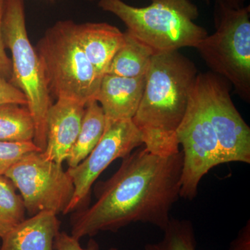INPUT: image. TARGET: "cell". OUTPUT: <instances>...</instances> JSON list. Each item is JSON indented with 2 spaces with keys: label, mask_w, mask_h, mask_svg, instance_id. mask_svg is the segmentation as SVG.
<instances>
[{
  "label": "cell",
  "mask_w": 250,
  "mask_h": 250,
  "mask_svg": "<svg viewBox=\"0 0 250 250\" xmlns=\"http://www.w3.org/2000/svg\"><path fill=\"white\" fill-rule=\"evenodd\" d=\"M122 159L118 170L99 184L96 202L72 217L71 236L79 241L135 223L164 231L170 221L180 197L182 151L161 156L140 147Z\"/></svg>",
  "instance_id": "1"
},
{
  "label": "cell",
  "mask_w": 250,
  "mask_h": 250,
  "mask_svg": "<svg viewBox=\"0 0 250 250\" xmlns=\"http://www.w3.org/2000/svg\"><path fill=\"white\" fill-rule=\"evenodd\" d=\"M198 74L195 64L179 51L153 56L144 93L132 118L149 152L161 156L180 152L177 131Z\"/></svg>",
  "instance_id": "2"
},
{
  "label": "cell",
  "mask_w": 250,
  "mask_h": 250,
  "mask_svg": "<svg viewBox=\"0 0 250 250\" xmlns=\"http://www.w3.org/2000/svg\"><path fill=\"white\" fill-rule=\"evenodd\" d=\"M146 7H136L123 0H100L103 11L124 23L129 34L154 53L195 47L208 35L195 22L199 9L190 0H150Z\"/></svg>",
  "instance_id": "3"
},
{
  "label": "cell",
  "mask_w": 250,
  "mask_h": 250,
  "mask_svg": "<svg viewBox=\"0 0 250 250\" xmlns=\"http://www.w3.org/2000/svg\"><path fill=\"white\" fill-rule=\"evenodd\" d=\"M76 23L59 21L46 30L35 48L51 95L85 105L95 100L102 78L77 40Z\"/></svg>",
  "instance_id": "4"
},
{
  "label": "cell",
  "mask_w": 250,
  "mask_h": 250,
  "mask_svg": "<svg viewBox=\"0 0 250 250\" xmlns=\"http://www.w3.org/2000/svg\"><path fill=\"white\" fill-rule=\"evenodd\" d=\"M1 28L5 47L11 54L10 82L25 95L35 126L33 142L44 152L47 113L52 103L40 59L28 36L24 0H4Z\"/></svg>",
  "instance_id": "5"
},
{
  "label": "cell",
  "mask_w": 250,
  "mask_h": 250,
  "mask_svg": "<svg viewBox=\"0 0 250 250\" xmlns=\"http://www.w3.org/2000/svg\"><path fill=\"white\" fill-rule=\"evenodd\" d=\"M215 31L195 47L211 72L250 100V6L233 8L223 0L214 7Z\"/></svg>",
  "instance_id": "6"
},
{
  "label": "cell",
  "mask_w": 250,
  "mask_h": 250,
  "mask_svg": "<svg viewBox=\"0 0 250 250\" xmlns=\"http://www.w3.org/2000/svg\"><path fill=\"white\" fill-rule=\"evenodd\" d=\"M177 138L183 148L180 197L192 200L197 196L202 179L212 168L223 164L218 139L208 117L200 73L177 129Z\"/></svg>",
  "instance_id": "7"
},
{
  "label": "cell",
  "mask_w": 250,
  "mask_h": 250,
  "mask_svg": "<svg viewBox=\"0 0 250 250\" xmlns=\"http://www.w3.org/2000/svg\"><path fill=\"white\" fill-rule=\"evenodd\" d=\"M5 176L22 197L26 211L65 213L75 192L73 182L62 165L46 159L41 152L28 153Z\"/></svg>",
  "instance_id": "8"
},
{
  "label": "cell",
  "mask_w": 250,
  "mask_h": 250,
  "mask_svg": "<svg viewBox=\"0 0 250 250\" xmlns=\"http://www.w3.org/2000/svg\"><path fill=\"white\" fill-rule=\"evenodd\" d=\"M143 146L142 136L132 120L106 122L103 136L93 150L80 164L67 170L75 192L64 214L78 209L87 202L92 186L113 161Z\"/></svg>",
  "instance_id": "9"
},
{
  "label": "cell",
  "mask_w": 250,
  "mask_h": 250,
  "mask_svg": "<svg viewBox=\"0 0 250 250\" xmlns=\"http://www.w3.org/2000/svg\"><path fill=\"white\" fill-rule=\"evenodd\" d=\"M208 117L214 128L222 164L250 163V129L229 94L228 81L213 72L200 73Z\"/></svg>",
  "instance_id": "10"
},
{
  "label": "cell",
  "mask_w": 250,
  "mask_h": 250,
  "mask_svg": "<svg viewBox=\"0 0 250 250\" xmlns=\"http://www.w3.org/2000/svg\"><path fill=\"white\" fill-rule=\"evenodd\" d=\"M84 105L57 99L47 113V145L42 155L59 165L67 160L80 133Z\"/></svg>",
  "instance_id": "11"
},
{
  "label": "cell",
  "mask_w": 250,
  "mask_h": 250,
  "mask_svg": "<svg viewBox=\"0 0 250 250\" xmlns=\"http://www.w3.org/2000/svg\"><path fill=\"white\" fill-rule=\"evenodd\" d=\"M146 81L147 75L138 78L104 75L95 100L103 108L106 122L132 120L142 99Z\"/></svg>",
  "instance_id": "12"
},
{
  "label": "cell",
  "mask_w": 250,
  "mask_h": 250,
  "mask_svg": "<svg viewBox=\"0 0 250 250\" xmlns=\"http://www.w3.org/2000/svg\"><path fill=\"white\" fill-rule=\"evenodd\" d=\"M79 43L100 77L107 73L115 54L125 42V32L106 22H85L75 25Z\"/></svg>",
  "instance_id": "13"
},
{
  "label": "cell",
  "mask_w": 250,
  "mask_h": 250,
  "mask_svg": "<svg viewBox=\"0 0 250 250\" xmlns=\"http://www.w3.org/2000/svg\"><path fill=\"white\" fill-rule=\"evenodd\" d=\"M57 215L41 211L25 219L1 238L0 250H54V240L60 231Z\"/></svg>",
  "instance_id": "14"
},
{
  "label": "cell",
  "mask_w": 250,
  "mask_h": 250,
  "mask_svg": "<svg viewBox=\"0 0 250 250\" xmlns=\"http://www.w3.org/2000/svg\"><path fill=\"white\" fill-rule=\"evenodd\" d=\"M154 52L147 45L125 32V42L112 59L107 73L126 78L146 76Z\"/></svg>",
  "instance_id": "15"
},
{
  "label": "cell",
  "mask_w": 250,
  "mask_h": 250,
  "mask_svg": "<svg viewBox=\"0 0 250 250\" xmlns=\"http://www.w3.org/2000/svg\"><path fill=\"white\" fill-rule=\"evenodd\" d=\"M106 118L100 104L90 102L85 106L80 133L67 159L69 167H74L89 155L104 131Z\"/></svg>",
  "instance_id": "16"
},
{
  "label": "cell",
  "mask_w": 250,
  "mask_h": 250,
  "mask_svg": "<svg viewBox=\"0 0 250 250\" xmlns=\"http://www.w3.org/2000/svg\"><path fill=\"white\" fill-rule=\"evenodd\" d=\"M35 126L25 105L15 103L0 104V141L22 143L34 141Z\"/></svg>",
  "instance_id": "17"
},
{
  "label": "cell",
  "mask_w": 250,
  "mask_h": 250,
  "mask_svg": "<svg viewBox=\"0 0 250 250\" xmlns=\"http://www.w3.org/2000/svg\"><path fill=\"white\" fill-rule=\"evenodd\" d=\"M16 190L11 179L0 176V238L26 219L24 202Z\"/></svg>",
  "instance_id": "18"
},
{
  "label": "cell",
  "mask_w": 250,
  "mask_h": 250,
  "mask_svg": "<svg viewBox=\"0 0 250 250\" xmlns=\"http://www.w3.org/2000/svg\"><path fill=\"white\" fill-rule=\"evenodd\" d=\"M164 232L160 241L147 243L144 250H196L195 230L190 220L171 218Z\"/></svg>",
  "instance_id": "19"
},
{
  "label": "cell",
  "mask_w": 250,
  "mask_h": 250,
  "mask_svg": "<svg viewBox=\"0 0 250 250\" xmlns=\"http://www.w3.org/2000/svg\"><path fill=\"white\" fill-rule=\"evenodd\" d=\"M32 152H41L33 141L11 143L0 141V176L5 175L23 156Z\"/></svg>",
  "instance_id": "20"
},
{
  "label": "cell",
  "mask_w": 250,
  "mask_h": 250,
  "mask_svg": "<svg viewBox=\"0 0 250 250\" xmlns=\"http://www.w3.org/2000/svg\"><path fill=\"white\" fill-rule=\"evenodd\" d=\"M15 103L27 106L25 95L21 90L0 75V104Z\"/></svg>",
  "instance_id": "21"
},
{
  "label": "cell",
  "mask_w": 250,
  "mask_h": 250,
  "mask_svg": "<svg viewBox=\"0 0 250 250\" xmlns=\"http://www.w3.org/2000/svg\"><path fill=\"white\" fill-rule=\"evenodd\" d=\"M54 249L56 250H99L96 242L90 240L86 248L81 246L80 241L65 231H59L54 240Z\"/></svg>",
  "instance_id": "22"
},
{
  "label": "cell",
  "mask_w": 250,
  "mask_h": 250,
  "mask_svg": "<svg viewBox=\"0 0 250 250\" xmlns=\"http://www.w3.org/2000/svg\"><path fill=\"white\" fill-rule=\"evenodd\" d=\"M4 0H0V75L8 81L12 76V63L11 58L6 52L2 36V18L4 13Z\"/></svg>",
  "instance_id": "23"
},
{
  "label": "cell",
  "mask_w": 250,
  "mask_h": 250,
  "mask_svg": "<svg viewBox=\"0 0 250 250\" xmlns=\"http://www.w3.org/2000/svg\"><path fill=\"white\" fill-rule=\"evenodd\" d=\"M229 250H250V221L248 220L231 241Z\"/></svg>",
  "instance_id": "24"
},
{
  "label": "cell",
  "mask_w": 250,
  "mask_h": 250,
  "mask_svg": "<svg viewBox=\"0 0 250 250\" xmlns=\"http://www.w3.org/2000/svg\"><path fill=\"white\" fill-rule=\"evenodd\" d=\"M206 3L209 4L210 0H203ZM225 2L228 3L229 5L232 6L233 8H241L244 6V3L246 0H223Z\"/></svg>",
  "instance_id": "25"
},
{
  "label": "cell",
  "mask_w": 250,
  "mask_h": 250,
  "mask_svg": "<svg viewBox=\"0 0 250 250\" xmlns=\"http://www.w3.org/2000/svg\"><path fill=\"white\" fill-rule=\"evenodd\" d=\"M108 250H118L117 249V248H110V249Z\"/></svg>",
  "instance_id": "26"
},
{
  "label": "cell",
  "mask_w": 250,
  "mask_h": 250,
  "mask_svg": "<svg viewBox=\"0 0 250 250\" xmlns=\"http://www.w3.org/2000/svg\"><path fill=\"white\" fill-rule=\"evenodd\" d=\"M87 1H95V0H87Z\"/></svg>",
  "instance_id": "27"
}]
</instances>
